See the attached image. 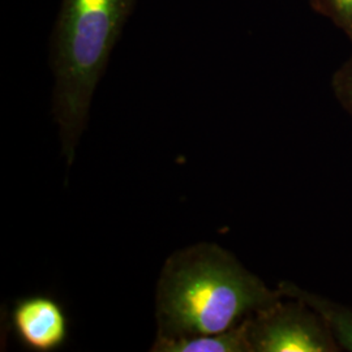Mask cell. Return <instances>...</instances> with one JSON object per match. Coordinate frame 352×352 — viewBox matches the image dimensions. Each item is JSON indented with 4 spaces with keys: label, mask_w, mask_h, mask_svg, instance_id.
Here are the masks:
<instances>
[{
    "label": "cell",
    "mask_w": 352,
    "mask_h": 352,
    "mask_svg": "<svg viewBox=\"0 0 352 352\" xmlns=\"http://www.w3.org/2000/svg\"><path fill=\"white\" fill-rule=\"evenodd\" d=\"M283 296L215 243H197L166 260L155 292L157 337L223 333Z\"/></svg>",
    "instance_id": "6da1fadb"
},
{
    "label": "cell",
    "mask_w": 352,
    "mask_h": 352,
    "mask_svg": "<svg viewBox=\"0 0 352 352\" xmlns=\"http://www.w3.org/2000/svg\"><path fill=\"white\" fill-rule=\"evenodd\" d=\"M138 0H62L52 36V113L67 164L88 123L94 91Z\"/></svg>",
    "instance_id": "7a4b0ae2"
},
{
    "label": "cell",
    "mask_w": 352,
    "mask_h": 352,
    "mask_svg": "<svg viewBox=\"0 0 352 352\" xmlns=\"http://www.w3.org/2000/svg\"><path fill=\"white\" fill-rule=\"evenodd\" d=\"M252 352H340L322 320L304 302L282 298L248 317Z\"/></svg>",
    "instance_id": "3957f363"
},
{
    "label": "cell",
    "mask_w": 352,
    "mask_h": 352,
    "mask_svg": "<svg viewBox=\"0 0 352 352\" xmlns=\"http://www.w3.org/2000/svg\"><path fill=\"white\" fill-rule=\"evenodd\" d=\"M12 327L17 340L30 351H56L68 340V317L62 304L47 295H32L17 300Z\"/></svg>",
    "instance_id": "277c9868"
},
{
    "label": "cell",
    "mask_w": 352,
    "mask_h": 352,
    "mask_svg": "<svg viewBox=\"0 0 352 352\" xmlns=\"http://www.w3.org/2000/svg\"><path fill=\"white\" fill-rule=\"evenodd\" d=\"M277 289L283 298L300 300L315 311L330 331L340 351L352 352V307L302 289L289 280L279 282Z\"/></svg>",
    "instance_id": "5b68a950"
},
{
    "label": "cell",
    "mask_w": 352,
    "mask_h": 352,
    "mask_svg": "<svg viewBox=\"0 0 352 352\" xmlns=\"http://www.w3.org/2000/svg\"><path fill=\"white\" fill-rule=\"evenodd\" d=\"M247 321L248 318L238 327L218 334L180 338L157 337L151 350L153 352H252Z\"/></svg>",
    "instance_id": "8992f818"
},
{
    "label": "cell",
    "mask_w": 352,
    "mask_h": 352,
    "mask_svg": "<svg viewBox=\"0 0 352 352\" xmlns=\"http://www.w3.org/2000/svg\"><path fill=\"white\" fill-rule=\"evenodd\" d=\"M311 6L338 26L352 43V0H311Z\"/></svg>",
    "instance_id": "52a82bcc"
},
{
    "label": "cell",
    "mask_w": 352,
    "mask_h": 352,
    "mask_svg": "<svg viewBox=\"0 0 352 352\" xmlns=\"http://www.w3.org/2000/svg\"><path fill=\"white\" fill-rule=\"evenodd\" d=\"M331 90L352 122V54L331 77Z\"/></svg>",
    "instance_id": "ba28073f"
}]
</instances>
